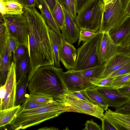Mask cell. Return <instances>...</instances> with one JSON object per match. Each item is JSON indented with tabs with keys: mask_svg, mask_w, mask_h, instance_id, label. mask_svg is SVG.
Returning a JSON list of instances; mask_svg holds the SVG:
<instances>
[{
	"mask_svg": "<svg viewBox=\"0 0 130 130\" xmlns=\"http://www.w3.org/2000/svg\"><path fill=\"white\" fill-rule=\"evenodd\" d=\"M24 13L29 28L28 52L30 63L27 79L29 82L38 68L54 66V60L51 29L44 18L35 7H24Z\"/></svg>",
	"mask_w": 130,
	"mask_h": 130,
	"instance_id": "obj_1",
	"label": "cell"
},
{
	"mask_svg": "<svg viewBox=\"0 0 130 130\" xmlns=\"http://www.w3.org/2000/svg\"><path fill=\"white\" fill-rule=\"evenodd\" d=\"M63 71L60 67L54 66L38 68L28 83L27 88L30 94L63 101L69 91L62 77Z\"/></svg>",
	"mask_w": 130,
	"mask_h": 130,
	"instance_id": "obj_2",
	"label": "cell"
},
{
	"mask_svg": "<svg viewBox=\"0 0 130 130\" xmlns=\"http://www.w3.org/2000/svg\"><path fill=\"white\" fill-rule=\"evenodd\" d=\"M65 107L62 101L55 99L50 104L35 109L24 110L19 108L16 116L10 124V129H24L39 124L65 112Z\"/></svg>",
	"mask_w": 130,
	"mask_h": 130,
	"instance_id": "obj_3",
	"label": "cell"
},
{
	"mask_svg": "<svg viewBox=\"0 0 130 130\" xmlns=\"http://www.w3.org/2000/svg\"><path fill=\"white\" fill-rule=\"evenodd\" d=\"M104 0H91L77 13L75 19L79 30L95 32L100 28L104 13Z\"/></svg>",
	"mask_w": 130,
	"mask_h": 130,
	"instance_id": "obj_4",
	"label": "cell"
},
{
	"mask_svg": "<svg viewBox=\"0 0 130 130\" xmlns=\"http://www.w3.org/2000/svg\"><path fill=\"white\" fill-rule=\"evenodd\" d=\"M103 34V33L97 32L77 49L75 65L73 70H83L100 65L98 55Z\"/></svg>",
	"mask_w": 130,
	"mask_h": 130,
	"instance_id": "obj_5",
	"label": "cell"
},
{
	"mask_svg": "<svg viewBox=\"0 0 130 130\" xmlns=\"http://www.w3.org/2000/svg\"><path fill=\"white\" fill-rule=\"evenodd\" d=\"M128 16L123 7L121 0H112L105 5L99 32H109L120 25Z\"/></svg>",
	"mask_w": 130,
	"mask_h": 130,
	"instance_id": "obj_6",
	"label": "cell"
},
{
	"mask_svg": "<svg viewBox=\"0 0 130 130\" xmlns=\"http://www.w3.org/2000/svg\"><path fill=\"white\" fill-rule=\"evenodd\" d=\"M65 112H74L90 115L101 120L104 110L98 105L82 100L69 91L63 101Z\"/></svg>",
	"mask_w": 130,
	"mask_h": 130,
	"instance_id": "obj_7",
	"label": "cell"
},
{
	"mask_svg": "<svg viewBox=\"0 0 130 130\" xmlns=\"http://www.w3.org/2000/svg\"><path fill=\"white\" fill-rule=\"evenodd\" d=\"M3 15L10 36L15 39L19 44L24 45L28 49L29 28L24 13L20 15Z\"/></svg>",
	"mask_w": 130,
	"mask_h": 130,
	"instance_id": "obj_8",
	"label": "cell"
},
{
	"mask_svg": "<svg viewBox=\"0 0 130 130\" xmlns=\"http://www.w3.org/2000/svg\"><path fill=\"white\" fill-rule=\"evenodd\" d=\"M16 64L12 61L8 73L6 82L5 93L0 101V110L11 108L15 107L17 83L16 78Z\"/></svg>",
	"mask_w": 130,
	"mask_h": 130,
	"instance_id": "obj_9",
	"label": "cell"
},
{
	"mask_svg": "<svg viewBox=\"0 0 130 130\" xmlns=\"http://www.w3.org/2000/svg\"><path fill=\"white\" fill-rule=\"evenodd\" d=\"M62 77L68 90L72 92L97 87L83 76L79 71L73 70L62 72Z\"/></svg>",
	"mask_w": 130,
	"mask_h": 130,
	"instance_id": "obj_10",
	"label": "cell"
},
{
	"mask_svg": "<svg viewBox=\"0 0 130 130\" xmlns=\"http://www.w3.org/2000/svg\"><path fill=\"white\" fill-rule=\"evenodd\" d=\"M94 88L106 102L108 107L116 108L130 100L121 93L117 88L112 86H97Z\"/></svg>",
	"mask_w": 130,
	"mask_h": 130,
	"instance_id": "obj_11",
	"label": "cell"
},
{
	"mask_svg": "<svg viewBox=\"0 0 130 130\" xmlns=\"http://www.w3.org/2000/svg\"><path fill=\"white\" fill-rule=\"evenodd\" d=\"M118 48L119 46L114 43L108 32H103L99 51L100 64H105L118 53Z\"/></svg>",
	"mask_w": 130,
	"mask_h": 130,
	"instance_id": "obj_12",
	"label": "cell"
},
{
	"mask_svg": "<svg viewBox=\"0 0 130 130\" xmlns=\"http://www.w3.org/2000/svg\"><path fill=\"white\" fill-rule=\"evenodd\" d=\"M77 55V50L69 41L62 38L59 51L60 60L68 70L74 69Z\"/></svg>",
	"mask_w": 130,
	"mask_h": 130,
	"instance_id": "obj_13",
	"label": "cell"
},
{
	"mask_svg": "<svg viewBox=\"0 0 130 130\" xmlns=\"http://www.w3.org/2000/svg\"><path fill=\"white\" fill-rule=\"evenodd\" d=\"M61 4L65 16V24L61 30L62 38H64L73 44L79 39L80 30L75 19L71 17L63 5Z\"/></svg>",
	"mask_w": 130,
	"mask_h": 130,
	"instance_id": "obj_14",
	"label": "cell"
},
{
	"mask_svg": "<svg viewBox=\"0 0 130 130\" xmlns=\"http://www.w3.org/2000/svg\"><path fill=\"white\" fill-rule=\"evenodd\" d=\"M130 62V58L117 53L105 64V68L101 77H106Z\"/></svg>",
	"mask_w": 130,
	"mask_h": 130,
	"instance_id": "obj_15",
	"label": "cell"
},
{
	"mask_svg": "<svg viewBox=\"0 0 130 130\" xmlns=\"http://www.w3.org/2000/svg\"><path fill=\"white\" fill-rule=\"evenodd\" d=\"M109 34L114 43L119 46L130 35V15L119 26L110 30Z\"/></svg>",
	"mask_w": 130,
	"mask_h": 130,
	"instance_id": "obj_16",
	"label": "cell"
},
{
	"mask_svg": "<svg viewBox=\"0 0 130 130\" xmlns=\"http://www.w3.org/2000/svg\"><path fill=\"white\" fill-rule=\"evenodd\" d=\"M0 83L1 86L4 85L6 82L8 73L11 64L12 56L9 55L7 46L0 50Z\"/></svg>",
	"mask_w": 130,
	"mask_h": 130,
	"instance_id": "obj_17",
	"label": "cell"
},
{
	"mask_svg": "<svg viewBox=\"0 0 130 130\" xmlns=\"http://www.w3.org/2000/svg\"><path fill=\"white\" fill-rule=\"evenodd\" d=\"M38 7L41 11V15L44 18L51 29L54 30L62 38L60 30L45 0H41L40 5Z\"/></svg>",
	"mask_w": 130,
	"mask_h": 130,
	"instance_id": "obj_18",
	"label": "cell"
},
{
	"mask_svg": "<svg viewBox=\"0 0 130 130\" xmlns=\"http://www.w3.org/2000/svg\"><path fill=\"white\" fill-rule=\"evenodd\" d=\"M30 66V58L28 53L16 64L15 74L17 83L28 73Z\"/></svg>",
	"mask_w": 130,
	"mask_h": 130,
	"instance_id": "obj_19",
	"label": "cell"
},
{
	"mask_svg": "<svg viewBox=\"0 0 130 130\" xmlns=\"http://www.w3.org/2000/svg\"><path fill=\"white\" fill-rule=\"evenodd\" d=\"M28 76H24L17 83L15 95V106L20 105L27 98L26 97V88L28 82H27Z\"/></svg>",
	"mask_w": 130,
	"mask_h": 130,
	"instance_id": "obj_20",
	"label": "cell"
},
{
	"mask_svg": "<svg viewBox=\"0 0 130 130\" xmlns=\"http://www.w3.org/2000/svg\"><path fill=\"white\" fill-rule=\"evenodd\" d=\"M50 35L53 52L54 66L60 67L59 57V51L61 44V38L54 30L50 29Z\"/></svg>",
	"mask_w": 130,
	"mask_h": 130,
	"instance_id": "obj_21",
	"label": "cell"
},
{
	"mask_svg": "<svg viewBox=\"0 0 130 130\" xmlns=\"http://www.w3.org/2000/svg\"><path fill=\"white\" fill-rule=\"evenodd\" d=\"M21 105L16 106L8 109L0 110V127L10 124L15 117Z\"/></svg>",
	"mask_w": 130,
	"mask_h": 130,
	"instance_id": "obj_22",
	"label": "cell"
},
{
	"mask_svg": "<svg viewBox=\"0 0 130 130\" xmlns=\"http://www.w3.org/2000/svg\"><path fill=\"white\" fill-rule=\"evenodd\" d=\"M6 8V14L20 15L24 12V7L19 0H2Z\"/></svg>",
	"mask_w": 130,
	"mask_h": 130,
	"instance_id": "obj_23",
	"label": "cell"
},
{
	"mask_svg": "<svg viewBox=\"0 0 130 130\" xmlns=\"http://www.w3.org/2000/svg\"><path fill=\"white\" fill-rule=\"evenodd\" d=\"M104 68L105 64H100L88 69L78 71L83 76L90 81L93 79L101 77Z\"/></svg>",
	"mask_w": 130,
	"mask_h": 130,
	"instance_id": "obj_24",
	"label": "cell"
},
{
	"mask_svg": "<svg viewBox=\"0 0 130 130\" xmlns=\"http://www.w3.org/2000/svg\"><path fill=\"white\" fill-rule=\"evenodd\" d=\"M85 91L87 96L95 104L106 111L108 109V105L94 88L86 90Z\"/></svg>",
	"mask_w": 130,
	"mask_h": 130,
	"instance_id": "obj_25",
	"label": "cell"
},
{
	"mask_svg": "<svg viewBox=\"0 0 130 130\" xmlns=\"http://www.w3.org/2000/svg\"><path fill=\"white\" fill-rule=\"evenodd\" d=\"M52 13L59 28L61 30L65 24V16L62 5L60 1H57Z\"/></svg>",
	"mask_w": 130,
	"mask_h": 130,
	"instance_id": "obj_26",
	"label": "cell"
},
{
	"mask_svg": "<svg viewBox=\"0 0 130 130\" xmlns=\"http://www.w3.org/2000/svg\"><path fill=\"white\" fill-rule=\"evenodd\" d=\"M104 114L106 119L116 130H130V125L113 116L107 110Z\"/></svg>",
	"mask_w": 130,
	"mask_h": 130,
	"instance_id": "obj_27",
	"label": "cell"
},
{
	"mask_svg": "<svg viewBox=\"0 0 130 130\" xmlns=\"http://www.w3.org/2000/svg\"><path fill=\"white\" fill-rule=\"evenodd\" d=\"M28 53V49L26 46L19 44L14 53L13 54L12 61L16 64Z\"/></svg>",
	"mask_w": 130,
	"mask_h": 130,
	"instance_id": "obj_28",
	"label": "cell"
},
{
	"mask_svg": "<svg viewBox=\"0 0 130 130\" xmlns=\"http://www.w3.org/2000/svg\"><path fill=\"white\" fill-rule=\"evenodd\" d=\"M115 77H107L93 78L90 80L93 84L97 86H112L113 81Z\"/></svg>",
	"mask_w": 130,
	"mask_h": 130,
	"instance_id": "obj_29",
	"label": "cell"
},
{
	"mask_svg": "<svg viewBox=\"0 0 130 130\" xmlns=\"http://www.w3.org/2000/svg\"><path fill=\"white\" fill-rule=\"evenodd\" d=\"M130 79V73L118 76L114 79L112 86L117 89L123 87Z\"/></svg>",
	"mask_w": 130,
	"mask_h": 130,
	"instance_id": "obj_30",
	"label": "cell"
},
{
	"mask_svg": "<svg viewBox=\"0 0 130 130\" xmlns=\"http://www.w3.org/2000/svg\"><path fill=\"white\" fill-rule=\"evenodd\" d=\"M26 99L27 101L39 103H52L54 99L45 96L30 94H26Z\"/></svg>",
	"mask_w": 130,
	"mask_h": 130,
	"instance_id": "obj_31",
	"label": "cell"
},
{
	"mask_svg": "<svg viewBox=\"0 0 130 130\" xmlns=\"http://www.w3.org/2000/svg\"><path fill=\"white\" fill-rule=\"evenodd\" d=\"M53 102L48 103H39L32 102L27 101L26 99L21 105L20 108L24 110H30L35 109L44 107L51 104Z\"/></svg>",
	"mask_w": 130,
	"mask_h": 130,
	"instance_id": "obj_32",
	"label": "cell"
},
{
	"mask_svg": "<svg viewBox=\"0 0 130 130\" xmlns=\"http://www.w3.org/2000/svg\"><path fill=\"white\" fill-rule=\"evenodd\" d=\"M118 53L123 54L130 58V35L119 46Z\"/></svg>",
	"mask_w": 130,
	"mask_h": 130,
	"instance_id": "obj_33",
	"label": "cell"
},
{
	"mask_svg": "<svg viewBox=\"0 0 130 130\" xmlns=\"http://www.w3.org/2000/svg\"><path fill=\"white\" fill-rule=\"evenodd\" d=\"M71 17L75 19L77 15L75 6L72 0H59Z\"/></svg>",
	"mask_w": 130,
	"mask_h": 130,
	"instance_id": "obj_34",
	"label": "cell"
},
{
	"mask_svg": "<svg viewBox=\"0 0 130 130\" xmlns=\"http://www.w3.org/2000/svg\"><path fill=\"white\" fill-rule=\"evenodd\" d=\"M96 32L89 30L82 29L79 30L78 46H79L82 41L85 42L94 36Z\"/></svg>",
	"mask_w": 130,
	"mask_h": 130,
	"instance_id": "obj_35",
	"label": "cell"
},
{
	"mask_svg": "<svg viewBox=\"0 0 130 130\" xmlns=\"http://www.w3.org/2000/svg\"><path fill=\"white\" fill-rule=\"evenodd\" d=\"M19 43L12 37L9 36L7 41L6 46L8 53L9 55L12 56Z\"/></svg>",
	"mask_w": 130,
	"mask_h": 130,
	"instance_id": "obj_36",
	"label": "cell"
},
{
	"mask_svg": "<svg viewBox=\"0 0 130 130\" xmlns=\"http://www.w3.org/2000/svg\"><path fill=\"white\" fill-rule=\"evenodd\" d=\"M129 73H130V62L124 65L107 77H116L121 75Z\"/></svg>",
	"mask_w": 130,
	"mask_h": 130,
	"instance_id": "obj_37",
	"label": "cell"
},
{
	"mask_svg": "<svg viewBox=\"0 0 130 130\" xmlns=\"http://www.w3.org/2000/svg\"><path fill=\"white\" fill-rule=\"evenodd\" d=\"M107 110L113 116L130 125V114L121 113L109 109Z\"/></svg>",
	"mask_w": 130,
	"mask_h": 130,
	"instance_id": "obj_38",
	"label": "cell"
},
{
	"mask_svg": "<svg viewBox=\"0 0 130 130\" xmlns=\"http://www.w3.org/2000/svg\"><path fill=\"white\" fill-rule=\"evenodd\" d=\"M85 127L83 130H101L100 126L93 120H87L85 124Z\"/></svg>",
	"mask_w": 130,
	"mask_h": 130,
	"instance_id": "obj_39",
	"label": "cell"
},
{
	"mask_svg": "<svg viewBox=\"0 0 130 130\" xmlns=\"http://www.w3.org/2000/svg\"><path fill=\"white\" fill-rule=\"evenodd\" d=\"M115 111L121 113L130 114V100L122 106L115 108Z\"/></svg>",
	"mask_w": 130,
	"mask_h": 130,
	"instance_id": "obj_40",
	"label": "cell"
},
{
	"mask_svg": "<svg viewBox=\"0 0 130 130\" xmlns=\"http://www.w3.org/2000/svg\"><path fill=\"white\" fill-rule=\"evenodd\" d=\"M79 99L88 102L95 104L86 94L85 90L72 92Z\"/></svg>",
	"mask_w": 130,
	"mask_h": 130,
	"instance_id": "obj_41",
	"label": "cell"
},
{
	"mask_svg": "<svg viewBox=\"0 0 130 130\" xmlns=\"http://www.w3.org/2000/svg\"><path fill=\"white\" fill-rule=\"evenodd\" d=\"M101 120L102 122L101 129L102 130H116L112 124L106 119L105 116Z\"/></svg>",
	"mask_w": 130,
	"mask_h": 130,
	"instance_id": "obj_42",
	"label": "cell"
},
{
	"mask_svg": "<svg viewBox=\"0 0 130 130\" xmlns=\"http://www.w3.org/2000/svg\"><path fill=\"white\" fill-rule=\"evenodd\" d=\"M91 0H76L75 8L77 14Z\"/></svg>",
	"mask_w": 130,
	"mask_h": 130,
	"instance_id": "obj_43",
	"label": "cell"
},
{
	"mask_svg": "<svg viewBox=\"0 0 130 130\" xmlns=\"http://www.w3.org/2000/svg\"><path fill=\"white\" fill-rule=\"evenodd\" d=\"M117 89L121 93L130 100V86H125Z\"/></svg>",
	"mask_w": 130,
	"mask_h": 130,
	"instance_id": "obj_44",
	"label": "cell"
},
{
	"mask_svg": "<svg viewBox=\"0 0 130 130\" xmlns=\"http://www.w3.org/2000/svg\"><path fill=\"white\" fill-rule=\"evenodd\" d=\"M19 1L24 7H35L36 5V0H19Z\"/></svg>",
	"mask_w": 130,
	"mask_h": 130,
	"instance_id": "obj_45",
	"label": "cell"
},
{
	"mask_svg": "<svg viewBox=\"0 0 130 130\" xmlns=\"http://www.w3.org/2000/svg\"><path fill=\"white\" fill-rule=\"evenodd\" d=\"M51 12L52 11L57 2L56 0H45Z\"/></svg>",
	"mask_w": 130,
	"mask_h": 130,
	"instance_id": "obj_46",
	"label": "cell"
},
{
	"mask_svg": "<svg viewBox=\"0 0 130 130\" xmlns=\"http://www.w3.org/2000/svg\"><path fill=\"white\" fill-rule=\"evenodd\" d=\"M0 14L3 15L6 14V8L4 3L2 0H0Z\"/></svg>",
	"mask_w": 130,
	"mask_h": 130,
	"instance_id": "obj_47",
	"label": "cell"
},
{
	"mask_svg": "<svg viewBox=\"0 0 130 130\" xmlns=\"http://www.w3.org/2000/svg\"><path fill=\"white\" fill-rule=\"evenodd\" d=\"M5 87L4 85L0 86V98L1 101L4 97L5 93Z\"/></svg>",
	"mask_w": 130,
	"mask_h": 130,
	"instance_id": "obj_48",
	"label": "cell"
},
{
	"mask_svg": "<svg viewBox=\"0 0 130 130\" xmlns=\"http://www.w3.org/2000/svg\"><path fill=\"white\" fill-rule=\"evenodd\" d=\"M130 0H121L123 7L124 10L125 11Z\"/></svg>",
	"mask_w": 130,
	"mask_h": 130,
	"instance_id": "obj_49",
	"label": "cell"
},
{
	"mask_svg": "<svg viewBox=\"0 0 130 130\" xmlns=\"http://www.w3.org/2000/svg\"><path fill=\"white\" fill-rule=\"evenodd\" d=\"M58 129V128L54 127H49L48 126L44 127L38 129V130H55Z\"/></svg>",
	"mask_w": 130,
	"mask_h": 130,
	"instance_id": "obj_50",
	"label": "cell"
},
{
	"mask_svg": "<svg viewBox=\"0 0 130 130\" xmlns=\"http://www.w3.org/2000/svg\"><path fill=\"white\" fill-rule=\"evenodd\" d=\"M126 11L128 16L130 15V0L127 7Z\"/></svg>",
	"mask_w": 130,
	"mask_h": 130,
	"instance_id": "obj_51",
	"label": "cell"
},
{
	"mask_svg": "<svg viewBox=\"0 0 130 130\" xmlns=\"http://www.w3.org/2000/svg\"><path fill=\"white\" fill-rule=\"evenodd\" d=\"M36 5L37 7L39 6L41 4V0H36Z\"/></svg>",
	"mask_w": 130,
	"mask_h": 130,
	"instance_id": "obj_52",
	"label": "cell"
},
{
	"mask_svg": "<svg viewBox=\"0 0 130 130\" xmlns=\"http://www.w3.org/2000/svg\"><path fill=\"white\" fill-rule=\"evenodd\" d=\"M112 0H105L104 1L105 5H106L109 3Z\"/></svg>",
	"mask_w": 130,
	"mask_h": 130,
	"instance_id": "obj_53",
	"label": "cell"
},
{
	"mask_svg": "<svg viewBox=\"0 0 130 130\" xmlns=\"http://www.w3.org/2000/svg\"><path fill=\"white\" fill-rule=\"evenodd\" d=\"M130 86V79L127 82L124 86Z\"/></svg>",
	"mask_w": 130,
	"mask_h": 130,
	"instance_id": "obj_54",
	"label": "cell"
},
{
	"mask_svg": "<svg viewBox=\"0 0 130 130\" xmlns=\"http://www.w3.org/2000/svg\"><path fill=\"white\" fill-rule=\"evenodd\" d=\"M74 4L75 5V4H76V0H72Z\"/></svg>",
	"mask_w": 130,
	"mask_h": 130,
	"instance_id": "obj_55",
	"label": "cell"
},
{
	"mask_svg": "<svg viewBox=\"0 0 130 130\" xmlns=\"http://www.w3.org/2000/svg\"><path fill=\"white\" fill-rule=\"evenodd\" d=\"M56 0V1H59V0Z\"/></svg>",
	"mask_w": 130,
	"mask_h": 130,
	"instance_id": "obj_56",
	"label": "cell"
},
{
	"mask_svg": "<svg viewBox=\"0 0 130 130\" xmlns=\"http://www.w3.org/2000/svg\"><path fill=\"white\" fill-rule=\"evenodd\" d=\"M104 0V1L105 0Z\"/></svg>",
	"mask_w": 130,
	"mask_h": 130,
	"instance_id": "obj_57",
	"label": "cell"
}]
</instances>
